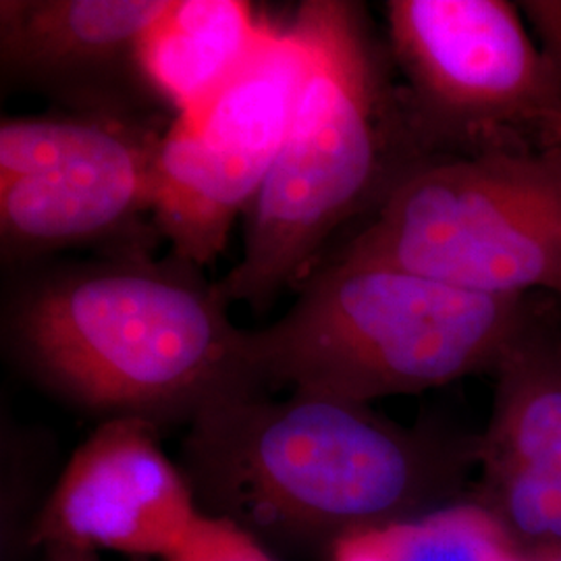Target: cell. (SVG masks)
Here are the masks:
<instances>
[{
  "mask_svg": "<svg viewBox=\"0 0 561 561\" xmlns=\"http://www.w3.org/2000/svg\"><path fill=\"white\" fill-rule=\"evenodd\" d=\"M229 306L204 268L157 250L50 259L7 271L2 345L32 381L102 422L190 426L264 393Z\"/></svg>",
  "mask_w": 561,
  "mask_h": 561,
  "instance_id": "6da1fadb",
  "label": "cell"
},
{
  "mask_svg": "<svg viewBox=\"0 0 561 561\" xmlns=\"http://www.w3.org/2000/svg\"><path fill=\"white\" fill-rule=\"evenodd\" d=\"M477 443L403 426L358 401L245 393L187 426L180 466L204 514L236 522L273 553L312 558L456 502L479 468Z\"/></svg>",
  "mask_w": 561,
  "mask_h": 561,
  "instance_id": "7a4b0ae2",
  "label": "cell"
},
{
  "mask_svg": "<svg viewBox=\"0 0 561 561\" xmlns=\"http://www.w3.org/2000/svg\"><path fill=\"white\" fill-rule=\"evenodd\" d=\"M291 21L308 50L300 99L245 213L241 259L219 280L225 300L256 312L296 291L343 225L373 217L405 175L433 159L364 4L306 0Z\"/></svg>",
  "mask_w": 561,
  "mask_h": 561,
  "instance_id": "3957f363",
  "label": "cell"
},
{
  "mask_svg": "<svg viewBox=\"0 0 561 561\" xmlns=\"http://www.w3.org/2000/svg\"><path fill=\"white\" fill-rule=\"evenodd\" d=\"M528 327L522 296L479 294L335 254L301 280L280 319L248 329V352L266 393L370 403L495 373Z\"/></svg>",
  "mask_w": 561,
  "mask_h": 561,
  "instance_id": "277c9868",
  "label": "cell"
},
{
  "mask_svg": "<svg viewBox=\"0 0 561 561\" xmlns=\"http://www.w3.org/2000/svg\"><path fill=\"white\" fill-rule=\"evenodd\" d=\"M337 254L489 296H561V146L422 162Z\"/></svg>",
  "mask_w": 561,
  "mask_h": 561,
  "instance_id": "5b68a950",
  "label": "cell"
},
{
  "mask_svg": "<svg viewBox=\"0 0 561 561\" xmlns=\"http://www.w3.org/2000/svg\"><path fill=\"white\" fill-rule=\"evenodd\" d=\"M169 125L65 111L0 121L4 268L69 250H157V164Z\"/></svg>",
  "mask_w": 561,
  "mask_h": 561,
  "instance_id": "8992f818",
  "label": "cell"
},
{
  "mask_svg": "<svg viewBox=\"0 0 561 561\" xmlns=\"http://www.w3.org/2000/svg\"><path fill=\"white\" fill-rule=\"evenodd\" d=\"M387 46L433 159L507 146L561 113V73L505 0H389Z\"/></svg>",
  "mask_w": 561,
  "mask_h": 561,
  "instance_id": "52a82bcc",
  "label": "cell"
},
{
  "mask_svg": "<svg viewBox=\"0 0 561 561\" xmlns=\"http://www.w3.org/2000/svg\"><path fill=\"white\" fill-rule=\"evenodd\" d=\"M308 69L294 21L233 80L175 115L157 164L154 227L169 254L201 268L219 259L279 157Z\"/></svg>",
  "mask_w": 561,
  "mask_h": 561,
  "instance_id": "ba28073f",
  "label": "cell"
},
{
  "mask_svg": "<svg viewBox=\"0 0 561 561\" xmlns=\"http://www.w3.org/2000/svg\"><path fill=\"white\" fill-rule=\"evenodd\" d=\"M169 0H2L0 76L65 113L173 121L141 46Z\"/></svg>",
  "mask_w": 561,
  "mask_h": 561,
  "instance_id": "9c48e42d",
  "label": "cell"
},
{
  "mask_svg": "<svg viewBox=\"0 0 561 561\" xmlns=\"http://www.w3.org/2000/svg\"><path fill=\"white\" fill-rule=\"evenodd\" d=\"M159 435L144 421L101 422L62 468L27 545L169 558L204 512Z\"/></svg>",
  "mask_w": 561,
  "mask_h": 561,
  "instance_id": "30bf717a",
  "label": "cell"
},
{
  "mask_svg": "<svg viewBox=\"0 0 561 561\" xmlns=\"http://www.w3.org/2000/svg\"><path fill=\"white\" fill-rule=\"evenodd\" d=\"M477 458L472 497L522 551L561 547V331L530 322L503 356Z\"/></svg>",
  "mask_w": 561,
  "mask_h": 561,
  "instance_id": "8fae6325",
  "label": "cell"
},
{
  "mask_svg": "<svg viewBox=\"0 0 561 561\" xmlns=\"http://www.w3.org/2000/svg\"><path fill=\"white\" fill-rule=\"evenodd\" d=\"M275 27L243 0H169L141 46L146 78L175 117L233 80Z\"/></svg>",
  "mask_w": 561,
  "mask_h": 561,
  "instance_id": "7c38bea8",
  "label": "cell"
},
{
  "mask_svg": "<svg viewBox=\"0 0 561 561\" xmlns=\"http://www.w3.org/2000/svg\"><path fill=\"white\" fill-rule=\"evenodd\" d=\"M329 561H528L520 545L474 497L387 522L341 539Z\"/></svg>",
  "mask_w": 561,
  "mask_h": 561,
  "instance_id": "4fadbf2b",
  "label": "cell"
},
{
  "mask_svg": "<svg viewBox=\"0 0 561 561\" xmlns=\"http://www.w3.org/2000/svg\"><path fill=\"white\" fill-rule=\"evenodd\" d=\"M162 561H277V558L236 522L202 514L180 547Z\"/></svg>",
  "mask_w": 561,
  "mask_h": 561,
  "instance_id": "5bb4252c",
  "label": "cell"
},
{
  "mask_svg": "<svg viewBox=\"0 0 561 561\" xmlns=\"http://www.w3.org/2000/svg\"><path fill=\"white\" fill-rule=\"evenodd\" d=\"M520 7L541 41L542 55L561 73V0H528L522 2Z\"/></svg>",
  "mask_w": 561,
  "mask_h": 561,
  "instance_id": "9a60e30c",
  "label": "cell"
},
{
  "mask_svg": "<svg viewBox=\"0 0 561 561\" xmlns=\"http://www.w3.org/2000/svg\"><path fill=\"white\" fill-rule=\"evenodd\" d=\"M545 146H561V113L541 131Z\"/></svg>",
  "mask_w": 561,
  "mask_h": 561,
  "instance_id": "2e32d148",
  "label": "cell"
},
{
  "mask_svg": "<svg viewBox=\"0 0 561 561\" xmlns=\"http://www.w3.org/2000/svg\"><path fill=\"white\" fill-rule=\"evenodd\" d=\"M528 561H561V547L535 551V553L528 556Z\"/></svg>",
  "mask_w": 561,
  "mask_h": 561,
  "instance_id": "e0dca14e",
  "label": "cell"
}]
</instances>
